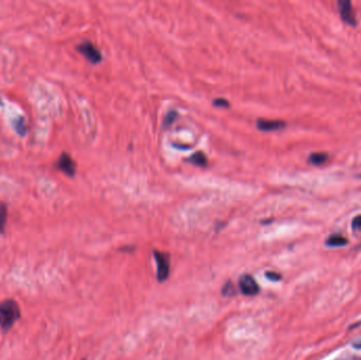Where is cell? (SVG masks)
Listing matches in <instances>:
<instances>
[{"label":"cell","instance_id":"19","mask_svg":"<svg viewBox=\"0 0 361 360\" xmlns=\"http://www.w3.org/2000/svg\"><path fill=\"white\" fill-rule=\"evenodd\" d=\"M359 178H361V175H360V176H359Z\"/></svg>","mask_w":361,"mask_h":360},{"label":"cell","instance_id":"6","mask_svg":"<svg viewBox=\"0 0 361 360\" xmlns=\"http://www.w3.org/2000/svg\"><path fill=\"white\" fill-rule=\"evenodd\" d=\"M55 167L62 171L65 175H68L69 177H73L75 174V169H76V164L74 163V161L72 160V158L68 153H62L60 155V158L59 159V161L56 162Z\"/></svg>","mask_w":361,"mask_h":360},{"label":"cell","instance_id":"4","mask_svg":"<svg viewBox=\"0 0 361 360\" xmlns=\"http://www.w3.org/2000/svg\"><path fill=\"white\" fill-rule=\"evenodd\" d=\"M239 286L242 294L246 296H255L260 291V288L253 277L250 275L245 274L243 275L239 280Z\"/></svg>","mask_w":361,"mask_h":360},{"label":"cell","instance_id":"9","mask_svg":"<svg viewBox=\"0 0 361 360\" xmlns=\"http://www.w3.org/2000/svg\"><path fill=\"white\" fill-rule=\"evenodd\" d=\"M329 159V154L325 152H315L311 153L308 157V163L313 165H321Z\"/></svg>","mask_w":361,"mask_h":360},{"label":"cell","instance_id":"18","mask_svg":"<svg viewBox=\"0 0 361 360\" xmlns=\"http://www.w3.org/2000/svg\"><path fill=\"white\" fill-rule=\"evenodd\" d=\"M353 347H354L357 350H361V340H359V341H357L355 343H353Z\"/></svg>","mask_w":361,"mask_h":360},{"label":"cell","instance_id":"20","mask_svg":"<svg viewBox=\"0 0 361 360\" xmlns=\"http://www.w3.org/2000/svg\"><path fill=\"white\" fill-rule=\"evenodd\" d=\"M84 360H86V359H84Z\"/></svg>","mask_w":361,"mask_h":360},{"label":"cell","instance_id":"7","mask_svg":"<svg viewBox=\"0 0 361 360\" xmlns=\"http://www.w3.org/2000/svg\"><path fill=\"white\" fill-rule=\"evenodd\" d=\"M258 129L262 131H274V130H280L285 127V122L282 120H267L260 119L257 121Z\"/></svg>","mask_w":361,"mask_h":360},{"label":"cell","instance_id":"10","mask_svg":"<svg viewBox=\"0 0 361 360\" xmlns=\"http://www.w3.org/2000/svg\"><path fill=\"white\" fill-rule=\"evenodd\" d=\"M189 162L194 164V165H196V166L204 167L207 165V158H206V155L200 151V152H196V153L192 154L189 158Z\"/></svg>","mask_w":361,"mask_h":360},{"label":"cell","instance_id":"16","mask_svg":"<svg viewBox=\"0 0 361 360\" xmlns=\"http://www.w3.org/2000/svg\"><path fill=\"white\" fill-rule=\"evenodd\" d=\"M233 292H235L234 285L231 282L226 283L225 286L223 288V290H222V294L225 295V296H233V295H235Z\"/></svg>","mask_w":361,"mask_h":360},{"label":"cell","instance_id":"3","mask_svg":"<svg viewBox=\"0 0 361 360\" xmlns=\"http://www.w3.org/2000/svg\"><path fill=\"white\" fill-rule=\"evenodd\" d=\"M77 50L79 53L83 54L90 62L97 63L102 60V53L91 42L81 43L79 46H77Z\"/></svg>","mask_w":361,"mask_h":360},{"label":"cell","instance_id":"2","mask_svg":"<svg viewBox=\"0 0 361 360\" xmlns=\"http://www.w3.org/2000/svg\"><path fill=\"white\" fill-rule=\"evenodd\" d=\"M153 255L158 265V280L160 282L165 281L170 273V258L167 253L158 250H155Z\"/></svg>","mask_w":361,"mask_h":360},{"label":"cell","instance_id":"12","mask_svg":"<svg viewBox=\"0 0 361 360\" xmlns=\"http://www.w3.org/2000/svg\"><path fill=\"white\" fill-rule=\"evenodd\" d=\"M6 218H7V209H6L5 204L0 202V234L3 233V231H4Z\"/></svg>","mask_w":361,"mask_h":360},{"label":"cell","instance_id":"17","mask_svg":"<svg viewBox=\"0 0 361 360\" xmlns=\"http://www.w3.org/2000/svg\"><path fill=\"white\" fill-rule=\"evenodd\" d=\"M213 105L221 106V107H228L229 103L226 100H224V98H217V100L213 101Z\"/></svg>","mask_w":361,"mask_h":360},{"label":"cell","instance_id":"1","mask_svg":"<svg viewBox=\"0 0 361 360\" xmlns=\"http://www.w3.org/2000/svg\"><path fill=\"white\" fill-rule=\"evenodd\" d=\"M20 317V308L16 301L9 299L0 302V327L7 332Z\"/></svg>","mask_w":361,"mask_h":360},{"label":"cell","instance_id":"8","mask_svg":"<svg viewBox=\"0 0 361 360\" xmlns=\"http://www.w3.org/2000/svg\"><path fill=\"white\" fill-rule=\"evenodd\" d=\"M348 244V239L341 235H332L326 239L325 245L330 247H343Z\"/></svg>","mask_w":361,"mask_h":360},{"label":"cell","instance_id":"5","mask_svg":"<svg viewBox=\"0 0 361 360\" xmlns=\"http://www.w3.org/2000/svg\"><path fill=\"white\" fill-rule=\"evenodd\" d=\"M338 9L341 15V18L344 22H347L350 26L355 27L356 26V16L353 10L352 2L349 0H339L338 1Z\"/></svg>","mask_w":361,"mask_h":360},{"label":"cell","instance_id":"13","mask_svg":"<svg viewBox=\"0 0 361 360\" xmlns=\"http://www.w3.org/2000/svg\"><path fill=\"white\" fill-rule=\"evenodd\" d=\"M177 118H178V112L177 111H174V110L170 111L167 114V116H166V118L164 119V126H165V127L170 126L172 124V122H174L176 120Z\"/></svg>","mask_w":361,"mask_h":360},{"label":"cell","instance_id":"11","mask_svg":"<svg viewBox=\"0 0 361 360\" xmlns=\"http://www.w3.org/2000/svg\"><path fill=\"white\" fill-rule=\"evenodd\" d=\"M13 124H14V128L16 130V132H17L19 135L23 136L24 134H26L27 127H26V120H24L23 118H19L17 120H15Z\"/></svg>","mask_w":361,"mask_h":360},{"label":"cell","instance_id":"14","mask_svg":"<svg viewBox=\"0 0 361 360\" xmlns=\"http://www.w3.org/2000/svg\"><path fill=\"white\" fill-rule=\"evenodd\" d=\"M352 228L353 231L360 232L361 233V215L355 217L352 221Z\"/></svg>","mask_w":361,"mask_h":360},{"label":"cell","instance_id":"15","mask_svg":"<svg viewBox=\"0 0 361 360\" xmlns=\"http://www.w3.org/2000/svg\"><path fill=\"white\" fill-rule=\"evenodd\" d=\"M265 277L267 278V279L269 281H273V282H277V281H280L281 280V275L278 274V273H274V272H267L265 273Z\"/></svg>","mask_w":361,"mask_h":360}]
</instances>
